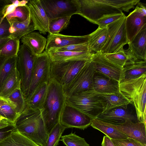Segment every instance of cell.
<instances>
[{"instance_id": "24", "label": "cell", "mask_w": 146, "mask_h": 146, "mask_svg": "<svg viewBox=\"0 0 146 146\" xmlns=\"http://www.w3.org/2000/svg\"><path fill=\"white\" fill-rule=\"evenodd\" d=\"M108 38L107 27H99L89 34L88 44L90 51L92 53L100 52L105 45Z\"/></svg>"}, {"instance_id": "49", "label": "cell", "mask_w": 146, "mask_h": 146, "mask_svg": "<svg viewBox=\"0 0 146 146\" xmlns=\"http://www.w3.org/2000/svg\"><path fill=\"white\" fill-rule=\"evenodd\" d=\"M101 146H115V145L110 138L107 136H104Z\"/></svg>"}, {"instance_id": "46", "label": "cell", "mask_w": 146, "mask_h": 146, "mask_svg": "<svg viewBox=\"0 0 146 146\" xmlns=\"http://www.w3.org/2000/svg\"><path fill=\"white\" fill-rule=\"evenodd\" d=\"M11 3V0H0V20L3 17L5 6Z\"/></svg>"}, {"instance_id": "20", "label": "cell", "mask_w": 146, "mask_h": 146, "mask_svg": "<svg viewBox=\"0 0 146 146\" xmlns=\"http://www.w3.org/2000/svg\"><path fill=\"white\" fill-rule=\"evenodd\" d=\"M93 90L100 94H111L119 92V82L102 74L94 73Z\"/></svg>"}, {"instance_id": "30", "label": "cell", "mask_w": 146, "mask_h": 146, "mask_svg": "<svg viewBox=\"0 0 146 146\" xmlns=\"http://www.w3.org/2000/svg\"><path fill=\"white\" fill-rule=\"evenodd\" d=\"M90 125L103 133L111 139H122L127 138L126 136L121 132L109 126L106 122L98 119H94Z\"/></svg>"}, {"instance_id": "4", "label": "cell", "mask_w": 146, "mask_h": 146, "mask_svg": "<svg viewBox=\"0 0 146 146\" xmlns=\"http://www.w3.org/2000/svg\"><path fill=\"white\" fill-rule=\"evenodd\" d=\"M66 103L93 119L96 118L103 110L100 98L94 90L66 97Z\"/></svg>"}, {"instance_id": "32", "label": "cell", "mask_w": 146, "mask_h": 146, "mask_svg": "<svg viewBox=\"0 0 146 146\" xmlns=\"http://www.w3.org/2000/svg\"><path fill=\"white\" fill-rule=\"evenodd\" d=\"M20 46V40L10 38L0 48V56L7 58L16 57Z\"/></svg>"}, {"instance_id": "17", "label": "cell", "mask_w": 146, "mask_h": 146, "mask_svg": "<svg viewBox=\"0 0 146 146\" xmlns=\"http://www.w3.org/2000/svg\"><path fill=\"white\" fill-rule=\"evenodd\" d=\"M89 34L82 36H73L48 34L45 51L54 50L69 45L84 43L88 42Z\"/></svg>"}, {"instance_id": "41", "label": "cell", "mask_w": 146, "mask_h": 146, "mask_svg": "<svg viewBox=\"0 0 146 146\" xmlns=\"http://www.w3.org/2000/svg\"><path fill=\"white\" fill-rule=\"evenodd\" d=\"M124 15L123 13L105 15L97 20L94 24L98 25V27L101 28H106L108 25L120 19Z\"/></svg>"}, {"instance_id": "21", "label": "cell", "mask_w": 146, "mask_h": 146, "mask_svg": "<svg viewBox=\"0 0 146 146\" xmlns=\"http://www.w3.org/2000/svg\"><path fill=\"white\" fill-rule=\"evenodd\" d=\"M21 42L36 56L42 53L46 48L47 39L39 32H32L21 38Z\"/></svg>"}, {"instance_id": "8", "label": "cell", "mask_w": 146, "mask_h": 146, "mask_svg": "<svg viewBox=\"0 0 146 146\" xmlns=\"http://www.w3.org/2000/svg\"><path fill=\"white\" fill-rule=\"evenodd\" d=\"M36 56L25 45L23 44L20 46L16 56L17 66L21 78V89L25 98L29 89Z\"/></svg>"}, {"instance_id": "7", "label": "cell", "mask_w": 146, "mask_h": 146, "mask_svg": "<svg viewBox=\"0 0 146 146\" xmlns=\"http://www.w3.org/2000/svg\"><path fill=\"white\" fill-rule=\"evenodd\" d=\"M126 16L108 25L107 27L108 38L100 52L103 54L115 52L128 44L125 26Z\"/></svg>"}, {"instance_id": "18", "label": "cell", "mask_w": 146, "mask_h": 146, "mask_svg": "<svg viewBox=\"0 0 146 146\" xmlns=\"http://www.w3.org/2000/svg\"><path fill=\"white\" fill-rule=\"evenodd\" d=\"M128 44L125 52L129 59L146 61V24Z\"/></svg>"}, {"instance_id": "42", "label": "cell", "mask_w": 146, "mask_h": 146, "mask_svg": "<svg viewBox=\"0 0 146 146\" xmlns=\"http://www.w3.org/2000/svg\"><path fill=\"white\" fill-rule=\"evenodd\" d=\"M52 50L91 52L89 50L88 42L84 43L71 45Z\"/></svg>"}, {"instance_id": "16", "label": "cell", "mask_w": 146, "mask_h": 146, "mask_svg": "<svg viewBox=\"0 0 146 146\" xmlns=\"http://www.w3.org/2000/svg\"><path fill=\"white\" fill-rule=\"evenodd\" d=\"M106 123L109 126L124 134L127 138L133 139L146 146V124L144 123L140 122L134 123L131 121H127L117 125Z\"/></svg>"}, {"instance_id": "44", "label": "cell", "mask_w": 146, "mask_h": 146, "mask_svg": "<svg viewBox=\"0 0 146 146\" xmlns=\"http://www.w3.org/2000/svg\"><path fill=\"white\" fill-rule=\"evenodd\" d=\"M111 140L115 146H145L135 140L129 138L125 139Z\"/></svg>"}, {"instance_id": "36", "label": "cell", "mask_w": 146, "mask_h": 146, "mask_svg": "<svg viewBox=\"0 0 146 146\" xmlns=\"http://www.w3.org/2000/svg\"><path fill=\"white\" fill-rule=\"evenodd\" d=\"M66 129L65 127L59 122L48 134L46 142L44 146H57L62 134Z\"/></svg>"}, {"instance_id": "25", "label": "cell", "mask_w": 146, "mask_h": 146, "mask_svg": "<svg viewBox=\"0 0 146 146\" xmlns=\"http://www.w3.org/2000/svg\"><path fill=\"white\" fill-rule=\"evenodd\" d=\"M98 95L103 106L102 112L117 107H127L130 104V101L119 92L111 94H98Z\"/></svg>"}, {"instance_id": "34", "label": "cell", "mask_w": 146, "mask_h": 146, "mask_svg": "<svg viewBox=\"0 0 146 146\" xmlns=\"http://www.w3.org/2000/svg\"><path fill=\"white\" fill-rule=\"evenodd\" d=\"M104 54L105 57L110 62L122 69L129 59V57L123 48L115 52Z\"/></svg>"}, {"instance_id": "26", "label": "cell", "mask_w": 146, "mask_h": 146, "mask_svg": "<svg viewBox=\"0 0 146 146\" xmlns=\"http://www.w3.org/2000/svg\"><path fill=\"white\" fill-rule=\"evenodd\" d=\"M123 79L137 78L146 73V61L129 59L123 66Z\"/></svg>"}, {"instance_id": "1", "label": "cell", "mask_w": 146, "mask_h": 146, "mask_svg": "<svg viewBox=\"0 0 146 146\" xmlns=\"http://www.w3.org/2000/svg\"><path fill=\"white\" fill-rule=\"evenodd\" d=\"M66 98L62 86L54 79H50L45 100L40 110L48 135L60 122L61 114L66 104Z\"/></svg>"}, {"instance_id": "50", "label": "cell", "mask_w": 146, "mask_h": 146, "mask_svg": "<svg viewBox=\"0 0 146 146\" xmlns=\"http://www.w3.org/2000/svg\"><path fill=\"white\" fill-rule=\"evenodd\" d=\"M9 39V38H0V48Z\"/></svg>"}, {"instance_id": "40", "label": "cell", "mask_w": 146, "mask_h": 146, "mask_svg": "<svg viewBox=\"0 0 146 146\" xmlns=\"http://www.w3.org/2000/svg\"><path fill=\"white\" fill-rule=\"evenodd\" d=\"M140 1V0H107L111 6L122 11L128 12Z\"/></svg>"}, {"instance_id": "31", "label": "cell", "mask_w": 146, "mask_h": 146, "mask_svg": "<svg viewBox=\"0 0 146 146\" xmlns=\"http://www.w3.org/2000/svg\"><path fill=\"white\" fill-rule=\"evenodd\" d=\"M16 66V57L7 58L0 56V89L5 80Z\"/></svg>"}, {"instance_id": "2", "label": "cell", "mask_w": 146, "mask_h": 146, "mask_svg": "<svg viewBox=\"0 0 146 146\" xmlns=\"http://www.w3.org/2000/svg\"><path fill=\"white\" fill-rule=\"evenodd\" d=\"M15 127L23 135L40 146H44L48 137L40 110L27 105L18 119Z\"/></svg>"}, {"instance_id": "28", "label": "cell", "mask_w": 146, "mask_h": 146, "mask_svg": "<svg viewBox=\"0 0 146 146\" xmlns=\"http://www.w3.org/2000/svg\"><path fill=\"white\" fill-rule=\"evenodd\" d=\"M51 61L68 60H89L93 53L90 52H75L70 51H59L51 50L47 52Z\"/></svg>"}, {"instance_id": "9", "label": "cell", "mask_w": 146, "mask_h": 146, "mask_svg": "<svg viewBox=\"0 0 146 146\" xmlns=\"http://www.w3.org/2000/svg\"><path fill=\"white\" fill-rule=\"evenodd\" d=\"M95 71L90 59L87 61L72 82L63 87L66 97L93 90V76Z\"/></svg>"}, {"instance_id": "47", "label": "cell", "mask_w": 146, "mask_h": 146, "mask_svg": "<svg viewBox=\"0 0 146 146\" xmlns=\"http://www.w3.org/2000/svg\"><path fill=\"white\" fill-rule=\"evenodd\" d=\"M16 7H17L12 3L7 5L5 7L3 17L13 12Z\"/></svg>"}, {"instance_id": "39", "label": "cell", "mask_w": 146, "mask_h": 146, "mask_svg": "<svg viewBox=\"0 0 146 146\" xmlns=\"http://www.w3.org/2000/svg\"><path fill=\"white\" fill-rule=\"evenodd\" d=\"M62 141L66 146H90L84 138L72 132L68 135L62 136Z\"/></svg>"}, {"instance_id": "5", "label": "cell", "mask_w": 146, "mask_h": 146, "mask_svg": "<svg viewBox=\"0 0 146 146\" xmlns=\"http://www.w3.org/2000/svg\"><path fill=\"white\" fill-rule=\"evenodd\" d=\"M88 60L74 59L51 61L50 79L64 87L72 82Z\"/></svg>"}, {"instance_id": "14", "label": "cell", "mask_w": 146, "mask_h": 146, "mask_svg": "<svg viewBox=\"0 0 146 146\" xmlns=\"http://www.w3.org/2000/svg\"><path fill=\"white\" fill-rule=\"evenodd\" d=\"M106 122L119 124L127 121L139 122L136 114L129 110L127 106L116 107L102 113L97 118Z\"/></svg>"}, {"instance_id": "37", "label": "cell", "mask_w": 146, "mask_h": 146, "mask_svg": "<svg viewBox=\"0 0 146 146\" xmlns=\"http://www.w3.org/2000/svg\"><path fill=\"white\" fill-rule=\"evenodd\" d=\"M16 105L5 104L0 107V114L9 121L15 124L19 117L17 111Z\"/></svg>"}, {"instance_id": "48", "label": "cell", "mask_w": 146, "mask_h": 146, "mask_svg": "<svg viewBox=\"0 0 146 146\" xmlns=\"http://www.w3.org/2000/svg\"><path fill=\"white\" fill-rule=\"evenodd\" d=\"M5 104H9L16 106L14 102L11 101L8 97L1 96L0 95V107L3 105ZM0 118H5L2 116L0 114Z\"/></svg>"}, {"instance_id": "23", "label": "cell", "mask_w": 146, "mask_h": 146, "mask_svg": "<svg viewBox=\"0 0 146 146\" xmlns=\"http://www.w3.org/2000/svg\"><path fill=\"white\" fill-rule=\"evenodd\" d=\"M9 21L10 25L9 37L10 39L20 40L24 36L35 30L30 15L27 19L23 22L14 20Z\"/></svg>"}, {"instance_id": "10", "label": "cell", "mask_w": 146, "mask_h": 146, "mask_svg": "<svg viewBox=\"0 0 146 146\" xmlns=\"http://www.w3.org/2000/svg\"><path fill=\"white\" fill-rule=\"evenodd\" d=\"M49 21L56 18L77 14L78 0H40Z\"/></svg>"}, {"instance_id": "33", "label": "cell", "mask_w": 146, "mask_h": 146, "mask_svg": "<svg viewBox=\"0 0 146 146\" xmlns=\"http://www.w3.org/2000/svg\"><path fill=\"white\" fill-rule=\"evenodd\" d=\"M7 97L17 106V111L20 116L27 107L25 98L21 88L14 90Z\"/></svg>"}, {"instance_id": "35", "label": "cell", "mask_w": 146, "mask_h": 146, "mask_svg": "<svg viewBox=\"0 0 146 146\" xmlns=\"http://www.w3.org/2000/svg\"><path fill=\"white\" fill-rule=\"evenodd\" d=\"M72 16H66L58 18L49 21V34L59 33L68 26Z\"/></svg>"}, {"instance_id": "3", "label": "cell", "mask_w": 146, "mask_h": 146, "mask_svg": "<svg viewBox=\"0 0 146 146\" xmlns=\"http://www.w3.org/2000/svg\"><path fill=\"white\" fill-rule=\"evenodd\" d=\"M119 92L135 107L139 122L146 124V73L119 82Z\"/></svg>"}, {"instance_id": "38", "label": "cell", "mask_w": 146, "mask_h": 146, "mask_svg": "<svg viewBox=\"0 0 146 146\" xmlns=\"http://www.w3.org/2000/svg\"><path fill=\"white\" fill-rule=\"evenodd\" d=\"M29 15V8L27 5H26L17 7L13 12L5 17L9 21L14 20L22 22L26 21Z\"/></svg>"}, {"instance_id": "12", "label": "cell", "mask_w": 146, "mask_h": 146, "mask_svg": "<svg viewBox=\"0 0 146 146\" xmlns=\"http://www.w3.org/2000/svg\"><path fill=\"white\" fill-rule=\"evenodd\" d=\"M92 118L66 103L61 113L60 122L68 128L84 129L91 125Z\"/></svg>"}, {"instance_id": "51", "label": "cell", "mask_w": 146, "mask_h": 146, "mask_svg": "<svg viewBox=\"0 0 146 146\" xmlns=\"http://www.w3.org/2000/svg\"></svg>"}, {"instance_id": "11", "label": "cell", "mask_w": 146, "mask_h": 146, "mask_svg": "<svg viewBox=\"0 0 146 146\" xmlns=\"http://www.w3.org/2000/svg\"><path fill=\"white\" fill-rule=\"evenodd\" d=\"M51 60L48 52L44 51L36 58L31 80L26 98L39 86L50 80Z\"/></svg>"}, {"instance_id": "22", "label": "cell", "mask_w": 146, "mask_h": 146, "mask_svg": "<svg viewBox=\"0 0 146 146\" xmlns=\"http://www.w3.org/2000/svg\"><path fill=\"white\" fill-rule=\"evenodd\" d=\"M0 146H40L14 128L0 139Z\"/></svg>"}, {"instance_id": "27", "label": "cell", "mask_w": 146, "mask_h": 146, "mask_svg": "<svg viewBox=\"0 0 146 146\" xmlns=\"http://www.w3.org/2000/svg\"><path fill=\"white\" fill-rule=\"evenodd\" d=\"M48 83L41 84L26 98L27 106L34 109L41 110L46 98Z\"/></svg>"}, {"instance_id": "19", "label": "cell", "mask_w": 146, "mask_h": 146, "mask_svg": "<svg viewBox=\"0 0 146 146\" xmlns=\"http://www.w3.org/2000/svg\"><path fill=\"white\" fill-rule=\"evenodd\" d=\"M146 24V15L141 12L136 6L126 17L125 26L129 43Z\"/></svg>"}, {"instance_id": "43", "label": "cell", "mask_w": 146, "mask_h": 146, "mask_svg": "<svg viewBox=\"0 0 146 146\" xmlns=\"http://www.w3.org/2000/svg\"><path fill=\"white\" fill-rule=\"evenodd\" d=\"M10 27V23L6 17L2 18L0 20V38H9Z\"/></svg>"}, {"instance_id": "15", "label": "cell", "mask_w": 146, "mask_h": 146, "mask_svg": "<svg viewBox=\"0 0 146 146\" xmlns=\"http://www.w3.org/2000/svg\"><path fill=\"white\" fill-rule=\"evenodd\" d=\"M27 5L35 30H38L41 34L49 33V19L40 0H29Z\"/></svg>"}, {"instance_id": "29", "label": "cell", "mask_w": 146, "mask_h": 146, "mask_svg": "<svg viewBox=\"0 0 146 146\" xmlns=\"http://www.w3.org/2000/svg\"><path fill=\"white\" fill-rule=\"evenodd\" d=\"M21 81L16 66L3 83L0 89V95L7 97L14 90L21 88Z\"/></svg>"}, {"instance_id": "13", "label": "cell", "mask_w": 146, "mask_h": 146, "mask_svg": "<svg viewBox=\"0 0 146 146\" xmlns=\"http://www.w3.org/2000/svg\"><path fill=\"white\" fill-rule=\"evenodd\" d=\"M95 72L103 74L118 82L123 78V69L108 59L103 53H93L90 58Z\"/></svg>"}, {"instance_id": "45", "label": "cell", "mask_w": 146, "mask_h": 146, "mask_svg": "<svg viewBox=\"0 0 146 146\" xmlns=\"http://www.w3.org/2000/svg\"><path fill=\"white\" fill-rule=\"evenodd\" d=\"M10 127H15L14 125L12 123L6 119L2 118L0 119V131Z\"/></svg>"}, {"instance_id": "6", "label": "cell", "mask_w": 146, "mask_h": 146, "mask_svg": "<svg viewBox=\"0 0 146 146\" xmlns=\"http://www.w3.org/2000/svg\"><path fill=\"white\" fill-rule=\"evenodd\" d=\"M79 7L77 14L93 23L103 17L121 13L120 10L108 4L106 0H78Z\"/></svg>"}]
</instances>
